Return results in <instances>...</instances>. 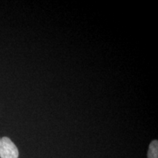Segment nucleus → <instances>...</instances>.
Listing matches in <instances>:
<instances>
[{
  "instance_id": "1",
  "label": "nucleus",
  "mask_w": 158,
  "mask_h": 158,
  "mask_svg": "<svg viewBox=\"0 0 158 158\" xmlns=\"http://www.w3.org/2000/svg\"><path fill=\"white\" fill-rule=\"evenodd\" d=\"M19 149L8 137L1 138L0 140V158H18Z\"/></svg>"
},
{
  "instance_id": "2",
  "label": "nucleus",
  "mask_w": 158,
  "mask_h": 158,
  "mask_svg": "<svg viewBox=\"0 0 158 158\" xmlns=\"http://www.w3.org/2000/svg\"><path fill=\"white\" fill-rule=\"evenodd\" d=\"M158 141L157 140L152 141L148 151V158H158Z\"/></svg>"
},
{
  "instance_id": "3",
  "label": "nucleus",
  "mask_w": 158,
  "mask_h": 158,
  "mask_svg": "<svg viewBox=\"0 0 158 158\" xmlns=\"http://www.w3.org/2000/svg\"><path fill=\"white\" fill-rule=\"evenodd\" d=\"M0 140H1V138H0Z\"/></svg>"
}]
</instances>
